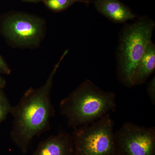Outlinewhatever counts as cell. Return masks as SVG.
<instances>
[{
	"mask_svg": "<svg viewBox=\"0 0 155 155\" xmlns=\"http://www.w3.org/2000/svg\"><path fill=\"white\" fill-rule=\"evenodd\" d=\"M73 153L72 135L61 132L41 141L31 155H73Z\"/></svg>",
	"mask_w": 155,
	"mask_h": 155,
	"instance_id": "obj_7",
	"label": "cell"
},
{
	"mask_svg": "<svg viewBox=\"0 0 155 155\" xmlns=\"http://www.w3.org/2000/svg\"><path fill=\"white\" fill-rule=\"evenodd\" d=\"M147 92L151 102L155 104V76L147 84Z\"/></svg>",
	"mask_w": 155,
	"mask_h": 155,
	"instance_id": "obj_12",
	"label": "cell"
},
{
	"mask_svg": "<svg viewBox=\"0 0 155 155\" xmlns=\"http://www.w3.org/2000/svg\"><path fill=\"white\" fill-rule=\"evenodd\" d=\"M12 107L5 93L2 90L0 91V124L7 119Z\"/></svg>",
	"mask_w": 155,
	"mask_h": 155,
	"instance_id": "obj_11",
	"label": "cell"
},
{
	"mask_svg": "<svg viewBox=\"0 0 155 155\" xmlns=\"http://www.w3.org/2000/svg\"><path fill=\"white\" fill-rule=\"evenodd\" d=\"M43 2L51 11L58 12L66 10L75 3L89 4L93 2L90 0H44Z\"/></svg>",
	"mask_w": 155,
	"mask_h": 155,
	"instance_id": "obj_10",
	"label": "cell"
},
{
	"mask_svg": "<svg viewBox=\"0 0 155 155\" xmlns=\"http://www.w3.org/2000/svg\"><path fill=\"white\" fill-rule=\"evenodd\" d=\"M114 126L109 114L73 129V155H116Z\"/></svg>",
	"mask_w": 155,
	"mask_h": 155,
	"instance_id": "obj_4",
	"label": "cell"
},
{
	"mask_svg": "<svg viewBox=\"0 0 155 155\" xmlns=\"http://www.w3.org/2000/svg\"><path fill=\"white\" fill-rule=\"evenodd\" d=\"M155 23L149 17H143L125 25L120 34L117 51V74L125 86L133 87L137 67L150 42Z\"/></svg>",
	"mask_w": 155,
	"mask_h": 155,
	"instance_id": "obj_3",
	"label": "cell"
},
{
	"mask_svg": "<svg viewBox=\"0 0 155 155\" xmlns=\"http://www.w3.org/2000/svg\"><path fill=\"white\" fill-rule=\"evenodd\" d=\"M68 53L65 51L54 66L47 80L38 88L25 91L19 103L12 106L13 127L10 134L12 141L21 152L26 154L31 140L50 128V121L55 110L51 99L53 81L61 62Z\"/></svg>",
	"mask_w": 155,
	"mask_h": 155,
	"instance_id": "obj_1",
	"label": "cell"
},
{
	"mask_svg": "<svg viewBox=\"0 0 155 155\" xmlns=\"http://www.w3.org/2000/svg\"><path fill=\"white\" fill-rule=\"evenodd\" d=\"M155 70V45L151 41L137 67L133 78V86L145 83Z\"/></svg>",
	"mask_w": 155,
	"mask_h": 155,
	"instance_id": "obj_9",
	"label": "cell"
},
{
	"mask_svg": "<svg viewBox=\"0 0 155 155\" xmlns=\"http://www.w3.org/2000/svg\"><path fill=\"white\" fill-rule=\"evenodd\" d=\"M11 70L2 56L0 55V74L9 75Z\"/></svg>",
	"mask_w": 155,
	"mask_h": 155,
	"instance_id": "obj_13",
	"label": "cell"
},
{
	"mask_svg": "<svg viewBox=\"0 0 155 155\" xmlns=\"http://www.w3.org/2000/svg\"><path fill=\"white\" fill-rule=\"evenodd\" d=\"M94 7L99 13L115 23H125L136 16L119 0H94Z\"/></svg>",
	"mask_w": 155,
	"mask_h": 155,
	"instance_id": "obj_8",
	"label": "cell"
},
{
	"mask_svg": "<svg viewBox=\"0 0 155 155\" xmlns=\"http://www.w3.org/2000/svg\"><path fill=\"white\" fill-rule=\"evenodd\" d=\"M6 84V81L5 78L0 76V91L2 90Z\"/></svg>",
	"mask_w": 155,
	"mask_h": 155,
	"instance_id": "obj_14",
	"label": "cell"
},
{
	"mask_svg": "<svg viewBox=\"0 0 155 155\" xmlns=\"http://www.w3.org/2000/svg\"><path fill=\"white\" fill-rule=\"evenodd\" d=\"M116 94L105 91L89 79L83 81L59 105L60 114L73 129L116 110Z\"/></svg>",
	"mask_w": 155,
	"mask_h": 155,
	"instance_id": "obj_2",
	"label": "cell"
},
{
	"mask_svg": "<svg viewBox=\"0 0 155 155\" xmlns=\"http://www.w3.org/2000/svg\"><path fill=\"white\" fill-rule=\"evenodd\" d=\"M1 29L6 39L14 47L34 48L42 41L45 24L41 18L34 15L14 12L3 19Z\"/></svg>",
	"mask_w": 155,
	"mask_h": 155,
	"instance_id": "obj_5",
	"label": "cell"
},
{
	"mask_svg": "<svg viewBox=\"0 0 155 155\" xmlns=\"http://www.w3.org/2000/svg\"><path fill=\"white\" fill-rule=\"evenodd\" d=\"M24 2H43L44 0H22Z\"/></svg>",
	"mask_w": 155,
	"mask_h": 155,
	"instance_id": "obj_15",
	"label": "cell"
},
{
	"mask_svg": "<svg viewBox=\"0 0 155 155\" xmlns=\"http://www.w3.org/2000/svg\"><path fill=\"white\" fill-rule=\"evenodd\" d=\"M116 155H155V128L125 122L114 133Z\"/></svg>",
	"mask_w": 155,
	"mask_h": 155,
	"instance_id": "obj_6",
	"label": "cell"
}]
</instances>
